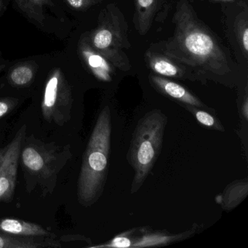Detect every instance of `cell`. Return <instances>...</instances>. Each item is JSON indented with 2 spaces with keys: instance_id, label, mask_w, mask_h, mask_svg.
I'll list each match as a JSON object with an SVG mask.
<instances>
[{
  "instance_id": "obj_1",
  "label": "cell",
  "mask_w": 248,
  "mask_h": 248,
  "mask_svg": "<svg viewBox=\"0 0 248 248\" xmlns=\"http://www.w3.org/2000/svg\"><path fill=\"white\" fill-rule=\"evenodd\" d=\"M194 13L187 0H180L174 18L175 34L166 44L165 55L191 67L225 75L230 71L227 57Z\"/></svg>"
},
{
  "instance_id": "obj_2",
  "label": "cell",
  "mask_w": 248,
  "mask_h": 248,
  "mask_svg": "<svg viewBox=\"0 0 248 248\" xmlns=\"http://www.w3.org/2000/svg\"><path fill=\"white\" fill-rule=\"evenodd\" d=\"M72 157L70 144H56L26 136L20 158L27 191L31 193L38 188L43 197L51 194L59 173Z\"/></svg>"
},
{
  "instance_id": "obj_3",
  "label": "cell",
  "mask_w": 248,
  "mask_h": 248,
  "mask_svg": "<svg viewBox=\"0 0 248 248\" xmlns=\"http://www.w3.org/2000/svg\"><path fill=\"white\" fill-rule=\"evenodd\" d=\"M111 112L106 107L100 113L84 154L78 184L79 204L89 207L98 201L104 189L111 146Z\"/></svg>"
},
{
  "instance_id": "obj_4",
  "label": "cell",
  "mask_w": 248,
  "mask_h": 248,
  "mask_svg": "<svg viewBox=\"0 0 248 248\" xmlns=\"http://www.w3.org/2000/svg\"><path fill=\"white\" fill-rule=\"evenodd\" d=\"M167 117L159 110H153L140 119L135 130L128 159L135 170L131 192L140 188L160 154Z\"/></svg>"
},
{
  "instance_id": "obj_5",
  "label": "cell",
  "mask_w": 248,
  "mask_h": 248,
  "mask_svg": "<svg viewBox=\"0 0 248 248\" xmlns=\"http://www.w3.org/2000/svg\"><path fill=\"white\" fill-rule=\"evenodd\" d=\"M72 104L70 88L61 69H56L46 82L41 104L43 117L47 123L62 127L70 120Z\"/></svg>"
},
{
  "instance_id": "obj_6",
  "label": "cell",
  "mask_w": 248,
  "mask_h": 248,
  "mask_svg": "<svg viewBox=\"0 0 248 248\" xmlns=\"http://www.w3.org/2000/svg\"><path fill=\"white\" fill-rule=\"evenodd\" d=\"M27 135V124L20 127L13 140L0 148V202L14 199L21 146Z\"/></svg>"
},
{
  "instance_id": "obj_7",
  "label": "cell",
  "mask_w": 248,
  "mask_h": 248,
  "mask_svg": "<svg viewBox=\"0 0 248 248\" xmlns=\"http://www.w3.org/2000/svg\"><path fill=\"white\" fill-rule=\"evenodd\" d=\"M93 46L107 60L120 69L130 68L128 61L123 54L122 49L127 43L125 34L120 27V18L111 14V21H107L95 31L92 38Z\"/></svg>"
},
{
  "instance_id": "obj_8",
  "label": "cell",
  "mask_w": 248,
  "mask_h": 248,
  "mask_svg": "<svg viewBox=\"0 0 248 248\" xmlns=\"http://www.w3.org/2000/svg\"><path fill=\"white\" fill-rule=\"evenodd\" d=\"M62 241L48 236H20L0 231V248H60Z\"/></svg>"
},
{
  "instance_id": "obj_9",
  "label": "cell",
  "mask_w": 248,
  "mask_h": 248,
  "mask_svg": "<svg viewBox=\"0 0 248 248\" xmlns=\"http://www.w3.org/2000/svg\"><path fill=\"white\" fill-rule=\"evenodd\" d=\"M0 231L20 236H48L57 238L55 233L46 230L37 223L14 217L0 218Z\"/></svg>"
},
{
  "instance_id": "obj_10",
  "label": "cell",
  "mask_w": 248,
  "mask_h": 248,
  "mask_svg": "<svg viewBox=\"0 0 248 248\" xmlns=\"http://www.w3.org/2000/svg\"><path fill=\"white\" fill-rule=\"evenodd\" d=\"M152 82L162 92L174 99L193 107H203L202 103L179 84L158 76H152Z\"/></svg>"
},
{
  "instance_id": "obj_11",
  "label": "cell",
  "mask_w": 248,
  "mask_h": 248,
  "mask_svg": "<svg viewBox=\"0 0 248 248\" xmlns=\"http://www.w3.org/2000/svg\"><path fill=\"white\" fill-rule=\"evenodd\" d=\"M158 3L159 0H136V27L142 35L150 28Z\"/></svg>"
},
{
  "instance_id": "obj_12",
  "label": "cell",
  "mask_w": 248,
  "mask_h": 248,
  "mask_svg": "<svg viewBox=\"0 0 248 248\" xmlns=\"http://www.w3.org/2000/svg\"><path fill=\"white\" fill-rule=\"evenodd\" d=\"M147 60L151 69L161 76L181 78L184 75V69L165 56L149 53Z\"/></svg>"
},
{
  "instance_id": "obj_13",
  "label": "cell",
  "mask_w": 248,
  "mask_h": 248,
  "mask_svg": "<svg viewBox=\"0 0 248 248\" xmlns=\"http://www.w3.org/2000/svg\"><path fill=\"white\" fill-rule=\"evenodd\" d=\"M84 53L93 72L102 80H110L112 69L108 60L103 55L93 52L85 51Z\"/></svg>"
},
{
  "instance_id": "obj_14",
  "label": "cell",
  "mask_w": 248,
  "mask_h": 248,
  "mask_svg": "<svg viewBox=\"0 0 248 248\" xmlns=\"http://www.w3.org/2000/svg\"><path fill=\"white\" fill-rule=\"evenodd\" d=\"M34 69L30 65H20L14 68L9 75L10 82L15 86H27L34 78Z\"/></svg>"
},
{
  "instance_id": "obj_15",
  "label": "cell",
  "mask_w": 248,
  "mask_h": 248,
  "mask_svg": "<svg viewBox=\"0 0 248 248\" xmlns=\"http://www.w3.org/2000/svg\"><path fill=\"white\" fill-rule=\"evenodd\" d=\"M18 100L14 98H4L0 99V119L11 113L18 104Z\"/></svg>"
},
{
  "instance_id": "obj_16",
  "label": "cell",
  "mask_w": 248,
  "mask_h": 248,
  "mask_svg": "<svg viewBox=\"0 0 248 248\" xmlns=\"http://www.w3.org/2000/svg\"><path fill=\"white\" fill-rule=\"evenodd\" d=\"M69 6L74 9L85 10L100 2V0H66Z\"/></svg>"
},
{
  "instance_id": "obj_17",
  "label": "cell",
  "mask_w": 248,
  "mask_h": 248,
  "mask_svg": "<svg viewBox=\"0 0 248 248\" xmlns=\"http://www.w3.org/2000/svg\"><path fill=\"white\" fill-rule=\"evenodd\" d=\"M195 117L199 123L206 127H213L216 125V120L209 113L204 111H197Z\"/></svg>"
},
{
  "instance_id": "obj_18",
  "label": "cell",
  "mask_w": 248,
  "mask_h": 248,
  "mask_svg": "<svg viewBox=\"0 0 248 248\" xmlns=\"http://www.w3.org/2000/svg\"><path fill=\"white\" fill-rule=\"evenodd\" d=\"M239 41L241 43V46L243 48L244 53L245 55L248 54V29L247 25L244 28L242 27L240 28L239 32Z\"/></svg>"
},
{
  "instance_id": "obj_19",
  "label": "cell",
  "mask_w": 248,
  "mask_h": 248,
  "mask_svg": "<svg viewBox=\"0 0 248 248\" xmlns=\"http://www.w3.org/2000/svg\"><path fill=\"white\" fill-rule=\"evenodd\" d=\"M32 3L36 5H40L42 6L43 5H47L50 2V0H30Z\"/></svg>"
},
{
  "instance_id": "obj_20",
  "label": "cell",
  "mask_w": 248,
  "mask_h": 248,
  "mask_svg": "<svg viewBox=\"0 0 248 248\" xmlns=\"http://www.w3.org/2000/svg\"><path fill=\"white\" fill-rule=\"evenodd\" d=\"M2 8V0H0V12H1V10Z\"/></svg>"
},
{
  "instance_id": "obj_21",
  "label": "cell",
  "mask_w": 248,
  "mask_h": 248,
  "mask_svg": "<svg viewBox=\"0 0 248 248\" xmlns=\"http://www.w3.org/2000/svg\"><path fill=\"white\" fill-rule=\"evenodd\" d=\"M4 67H5V66L4 65H0V72L2 70V69H4Z\"/></svg>"
},
{
  "instance_id": "obj_22",
  "label": "cell",
  "mask_w": 248,
  "mask_h": 248,
  "mask_svg": "<svg viewBox=\"0 0 248 248\" xmlns=\"http://www.w3.org/2000/svg\"><path fill=\"white\" fill-rule=\"evenodd\" d=\"M220 1H232V0H220Z\"/></svg>"
}]
</instances>
